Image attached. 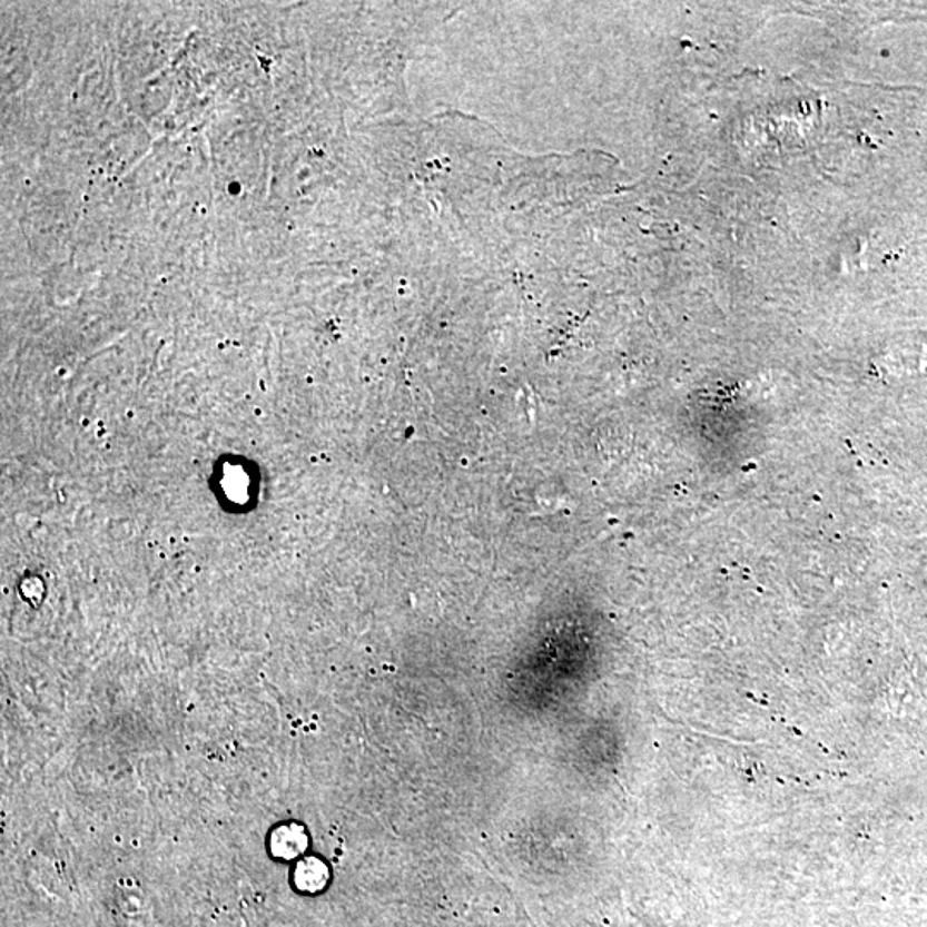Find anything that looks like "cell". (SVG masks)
<instances>
[{
	"label": "cell",
	"mask_w": 927,
	"mask_h": 927,
	"mask_svg": "<svg viewBox=\"0 0 927 927\" xmlns=\"http://www.w3.org/2000/svg\"><path fill=\"white\" fill-rule=\"evenodd\" d=\"M272 852L280 859H294L308 847V835L297 825L278 826L272 835Z\"/></svg>",
	"instance_id": "cell-1"
},
{
	"label": "cell",
	"mask_w": 927,
	"mask_h": 927,
	"mask_svg": "<svg viewBox=\"0 0 927 927\" xmlns=\"http://www.w3.org/2000/svg\"><path fill=\"white\" fill-rule=\"evenodd\" d=\"M294 881H296V886L299 890L312 891V894H315V891L322 890V888H325V885H327V866H325V864L319 859L300 860L296 872H294Z\"/></svg>",
	"instance_id": "cell-2"
}]
</instances>
